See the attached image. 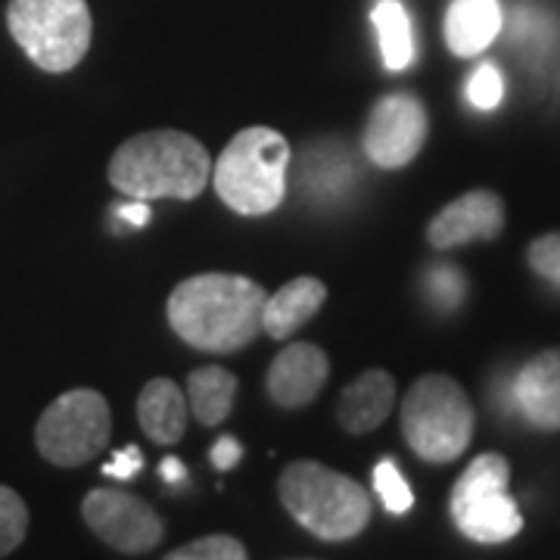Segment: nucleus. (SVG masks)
<instances>
[{
  "label": "nucleus",
  "instance_id": "nucleus-17",
  "mask_svg": "<svg viewBox=\"0 0 560 560\" xmlns=\"http://www.w3.org/2000/svg\"><path fill=\"white\" fill-rule=\"evenodd\" d=\"M138 420L156 445H175L187 430V396L168 377H153L140 389Z\"/></svg>",
  "mask_w": 560,
  "mask_h": 560
},
{
  "label": "nucleus",
  "instance_id": "nucleus-14",
  "mask_svg": "<svg viewBox=\"0 0 560 560\" xmlns=\"http://www.w3.org/2000/svg\"><path fill=\"white\" fill-rule=\"evenodd\" d=\"M393 405H396V377L389 371L371 368L342 389L337 401V420L346 433L364 436L374 433L389 418Z\"/></svg>",
  "mask_w": 560,
  "mask_h": 560
},
{
  "label": "nucleus",
  "instance_id": "nucleus-7",
  "mask_svg": "<svg viewBox=\"0 0 560 560\" xmlns=\"http://www.w3.org/2000/svg\"><path fill=\"white\" fill-rule=\"evenodd\" d=\"M511 464L499 452L470 460L452 489V521L467 539L501 545L523 529L517 501L508 495Z\"/></svg>",
  "mask_w": 560,
  "mask_h": 560
},
{
  "label": "nucleus",
  "instance_id": "nucleus-6",
  "mask_svg": "<svg viewBox=\"0 0 560 560\" xmlns=\"http://www.w3.org/2000/svg\"><path fill=\"white\" fill-rule=\"evenodd\" d=\"M10 35L44 72L75 69L94 38L88 0H10Z\"/></svg>",
  "mask_w": 560,
  "mask_h": 560
},
{
  "label": "nucleus",
  "instance_id": "nucleus-21",
  "mask_svg": "<svg viewBox=\"0 0 560 560\" xmlns=\"http://www.w3.org/2000/svg\"><path fill=\"white\" fill-rule=\"evenodd\" d=\"M162 560H246V548L234 536H202L168 551Z\"/></svg>",
  "mask_w": 560,
  "mask_h": 560
},
{
  "label": "nucleus",
  "instance_id": "nucleus-16",
  "mask_svg": "<svg viewBox=\"0 0 560 560\" xmlns=\"http://www.w3.org/2000/svg\"><path fill=\"white\" fill-rule=\"evenodd\" d=\"M501 32L499 0H452L445 13V44L455 57H477Z\"/></svg>",
  "mask_w": 560,
  "mask_h": 560
},
{
  "label": "nucleus",
  "instance_id": "nucleus-9",
  "mask_svg": "<svg viewBox=\"0 0 560 560\" xmlns=\"http://www.w3.org/2000/svg\"><path fill=\"white\" fill-rule=\"evenodd\" d=\"M88 529L121 555H147L165 536V523L138 495L125 489H94L81 501Z\"/></svg>",
  "mask_w": 560,
  "mask_h": 560
},
{
  "label": "nucleus",
  "instance_id": "nucleus-24",
  "mask_svg": "<svg viewBox=\"0 0 560 560\" xmlns=\"http://www.w3.org/2000/svg\"><path fill=\"white\" fill-rule=\"evenodd\" d=\"M526 259H529V268H533L539 278L551 280V283H560V231L545 234L539 241L529 243Z\"/></svg>",
  "mask_w": 560,
  "mask_h": 560
},
{
  "label": "nucleus",
  "instance_id": "nucleus-2",
  "mask_svg": "<svg viewBox=\"0 0 560 560\" xmlns=\"http://www.w3.org/2000/svg\"><path fill=\"white\" fill-rule=\"evenodd\" d=\"M106 175L131 200H197L212 178V156L187 131L153 128L125 140Z\"/></svg>",
  "mask_w": 560,
  "mask_h": 560
},
{
  "label": "nucleus",
  "instance_id": "nucleus-19",
  "mask_svg": "<svg viewBox=\"0 0 560 560\" xmlns=\"http://www.w3.org/2000/svg\"><path fill=\"white\" fill-rule=\"evenodd\" d=\"M371 22L381 40L383 66L389 72H401L415 62V28L401 0H377L371 10Z\"/></svg>",
  "mask_w": 560,
  "mask_h": 560
},
{
  "label": "nucleus",
  "instance_id": "nucleus-18",
  "mask_svg": "<svg viewBox=\"0 0 560 560\" xmlns=\"http://www.w3.org/2000/svg\"><path fill=\"white\" fill-rule=\"evenodd\" d=\"M187 399L190 411L202 427H219L228 420L234 399H237V377L219 364H206L190 371L187 377Z\"/></svg>",
  "mask_w": 560,
  "mask_h": 560
},
{
  "label": "nucleus",
  "instance_id": "nucleus-1",
  "mask_svg": "<svg viewBox=\"0 0 560 560\" xmlns=\"http://www.w3.org/2000/svg\"><path fill=\"white\" fill-rule=\"evenodd\" d=\"M265 290L243 275H194L168 296V324L200 352H237L261 334Z\"/></svg>",
  "mask_w": 560,
  "mask_h": 560
},
{
  "label": "nucleus",
  "instance_id": "nucleus-28",
  "mask_svg": "<svg viewBox=\"0 0 560 560\" xmlns=\"http://www.w3.org/2000/svg\"><path fill=\"white\" fill-rule=\"evenodd\" d=\"M160 477H162V480H168V482L187 480V467H184L178 458H165V460H162V467H160Z\"/></svg>",
  "mask_w": 560,
  "mask_h": 560
},
{
  "label": "nucleus",
  "instance_id": "nucleus-4",
  "mask_svg": "<svg viewBox=\"0 0 560 560\" xmlns=\"http://www.w3.org/2000/svg\"><path fill=\"white\" fill-rule=\"evenodd\" d=\"M290 143L278 128L253 125L234 135L212 168L221 202L241 215H268L287 197Z\"/></svg>",
  "mask_w": 560,
  "mask_h": 560
},
{
  "label": "nucleus",
  "instance_id": "nucleus-8",
  "mask_svg": "<svg viewBox=\"0 0 560 560\" xmlns=\"http://www.w3.org/2000/svg\"><path fill=\"white\" fill-rule=\"evenodd\" d=\"M113 415L97 389H69L47 405L35 427V445L54 467H81L106 452Z\"/></svg>",
  "mask_w": 560,
  "mask_h": 560
},
{
  "label": "nucleus",
  "instance_id": "nucleus-26",
  "mask_svg": "<svg viewBox=\"0 0 560 560\" xmlns=\"http://www.w3.org/2000/svg\"><path fill=\"white\" fill-rule=\"evenodd\" d=\"M209 458H212V464H215L219 470H231V467H237L243 458L241 442L234 440V436H221V440L212 445Z\"/></svg>",
  "mask_w": 560,
  "mask_h": 560
},
{
  "label": "nucleus",
  "instance_id": "nucleus-11",
  "mask_svg": "<svg viewBox=\"0 0 560 560\" xmlns=\"http://www.w3.org/2000/svg\"><path fill=\"white\" fill-rule=\"evenodd\" d=\"M504 231V200L492 190H470L452 200L427 224L433 249H455L474 241H495Z\"/></svg>",
  "mask_w": 560,
  "mask_h": 560
},
{
  "label": "nucleus",
  "instance_id": "nucleus-5",
  "mask_svg": "<svg viewBox=\"0 0 560 560\" xmlns=\"http://www.w3.org/2000/svg\"><path fill=\"white\" fill-rule=\"evenodd\" d=\"M474 405L448 374H423L401 401V436L418 458L452 464L474 440Z\"/></svg>",
  "mask_w": 560,
  "mask_h": 560
},
{
  "label": "nucleus",
  "instance_id": "nucleus-25",
  "mask_svg": "<svg viewBox=\"0 0 560 560\" xmlns=\"http://www.w3.org/2000/svg\"><path fill=\"white\" fill-rule=\"evenodd\" d=\"M140 467H143V452H140L138 445H128L109 464H103V474L106 477H116V480H128V477L138 474Z\"/></svg>",
  "mask_w": 560,
  "mask_h": 560
},
{
  "label": "nucleus",
  "instance_id": "nucleus-22",
  "mask_svg": "<svg viewBox=\"0 0 560 560\" xmlns=\"http://www.w3.org/2000/svg\"><path fill=\"white\" fill-rule=\"evenodd\" d=\"M374 489L386 504V511H393V514H405L415 504V495H411V489H408V482H405L393 458H383L374 467Z\"/></svg>",
  "mask_w": 560,
  "mask_h": 560
},
{
  "label": "nucleus",
  "instance_id": "nucleus-3",
  "mask_svg": "<svg viewBox=\"0 0 560 560\" xmlns=\"http://www.w3.org/2000/svg\"><path fill=\"white\" fill-rule=\"evenodd\" d=\"M287 514L324 541H349L371 523V495L364 486L318 460H293L278 480Z\"/></svg>",
  "mask_w": 560,
  "mask_h": 560
},
{
  "label": "nucleus",
  "instance_id": "nucleus-27",
  "mask_svg": "<svg viewBox=\"0 0 560 560\" xmlns=\"http://www.w3.org/2000/svg\"><path fill=\"white\" fill-rule=\"evenodd\" d=\"M116 215H119L121 221H128V224H135V228H143V224L150 221V206L143 200H131L125 202V206H119Z\"/></svg>",
  "mask_w": 560,
  "mask_h": 560
},
{
  "label": "nucleus",
  "instance_id": "nucleus-23",
  "mask_svg": "<svg viewBox=\"0 0 560 560\" xmlns=\"http://www.w3.org/2000/svg\"><path fill=\"white\" fill-rule=\"evenodd\" d=\"M504 97V81L501 72L492 62H482L480 69L467 81V101L474 103L477 109H495Z\"/></svg>",
  "mask_w": 560,
  "mask_h": 560
},
{
  "label": "nucleus",
  "instance_id": "nucleus-13",
  "mask_svg": "<svg viewBox=\"0 0 560 560\" xmlns=\"http://www.w3.org/2000/svg\"><path fill=\"white\" fill-rule=\"evenodd\" d=\"M514 399L533 427L560 430V349H545L521 368L514 381Z\"/></svg>",
  "mask_w": 560,
  "mask_h": 560
},
{
  "label": "nucleus",
  "instance_id": "nucleus-12",
  "mask_svg": "<svg viewBox=\"0 0 560 560\" xmlns=\"http://www.w3.org/2000/svg\"><path fill=\"white\" fill-rule=\"evenodd\" d=\"M330 377V359L315 342H290L268 368V396L280 408H305L318 399Z\"/></svg>",
  "mask_w": 560,
  "mask_h": 560
},
{
  "label": "nucleus",
  "instance_id": "nucleus-10",
  "mask_svg": "<svg viewBox=\"0 0 560 560\" xmlns=\"http://www.w3.org/2000/svg\"><path fill=\"white\" fill-rule=\"evenodd\" d=\"M430 135V119L418 97L389 94L374 103L364 125V153L381 168H405L418 160Z\"/></svg>",
  "mask_w": 560,
  "mask_h": 560
},
{
  "label": "nucleus",
  "instance_id": "nucleus-15",
  "mask_svg": "<svg viewBox=\"0 0 560 560\" xmlns=\"http://www.w3.org/2000/svg\"><path fill=\"white\" fill-rule=\"evenodd\" d=\"M327 300V287L318 278H293L283 283L275 296L265 300L261 330L275 340H287L300 330L302 324L315 318Z\"/></svg>",
  "mask_w": 560,
  "mask_h": 560
},
{
  "label": "nucleus",
  "instance_id": "nucleus-20",
  "mask_svg": "<svg viewBox=\"0 0 560 560\" xmlns=\"http://www.w3.org/2000/svg\"><path fill=\"white\" fill-rule=\"evenodd\" d=\"M28 536V508L20 492L0 486V558L13 555Z\"/></svg>",
  "mask_w": 560,
  "mask_h": 560
}]
</instances>
